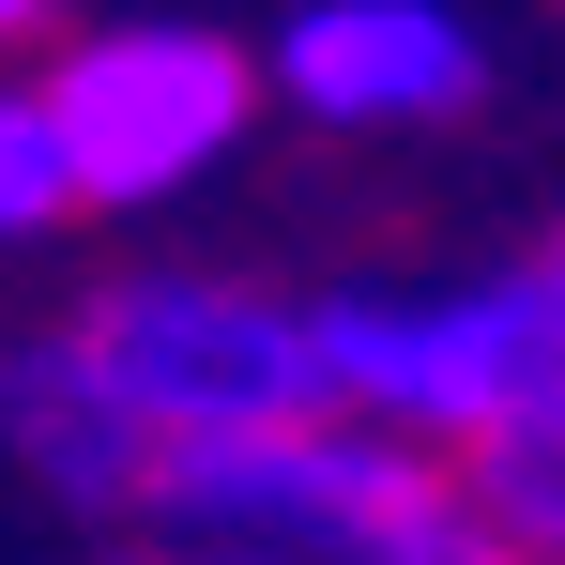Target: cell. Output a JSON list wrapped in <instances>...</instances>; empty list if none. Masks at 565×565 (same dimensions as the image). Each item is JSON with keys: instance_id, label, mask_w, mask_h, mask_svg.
Segmentation results:
<instances>
[{"instance_id": "cell-1", "label": "cell", "mask_w": 565, "mask_h": 565, "mask_svg": "<svg viewBox=\"0 0 565 565\" xmlns=\"http://www.w3.org/2000/svg\"><path fill=\"white\" fill-rule=\"evenodd\" d=\"M306 352H321V397L367 428H428V444L551 428L565 413V230L473 290H428V306H321Z\"/></svg>"}, {"instance_id": "cell-2", "label": "cell", "mask_w": 565, "mask_h": 565, "mask_svg": "<svg viewBox=\"0 0 565 565\" xmlns=\"http://www.w3.org/2000/svg\"><path fill=\"white\" fill-rule=\"evenodd\" d=\"M444 504V473L413 459L367 413H276V428H214V444H169L153 459V520L184 535H230V551L276 565H397L413 520Z\"/></svg>"}, {"instance_id": "cell-3", "label": "cell", "mask_w": 565, "mask_h": 565, "mask_svg": "<svg viewBox=\"0 0 565 565\" xmlns=\"http://www.w3.org/2000/svg\"><path fill=\"white\" fill-rule=\"evenodd\" d=\"M31 93H46L77 214H153L199 169H230V138L260 122V62H245V31H199V15H107Z\"/></svg>"}, {"instance_id": "cell-4", "label": "cell", "mask_w": 565, "mask_h": 565, "mask_svg": "<svg viewBox=\"0 0 565 565\" xmlns=\"http://www.w3.org/2000/svg\"><path fill=\"white\" fill-rule=\"evenodd\" d=\"M77 352L122 382V413L153 444H214V428H276V413H321V352L306 321L260 306L230 276H138L77 321Z\"/></svg>"}, {"instance_id": "cell-5", "label": "cell", "mask_w": 565, "mask_h": 565, "mask_svg": "<svg viewBox=\"0 0 565 565\" xmlns=\"http://www.w3.org/2000/svg\"><path fill=\"white\" fill-rule=\"evenodd\" d=\"M276 93L337 138H382V122H459L489 93V46H473L444 0H306L276 31Z\"/></svg>"}, {"instance_id": "cell-6", "label": "cell", "mask_w": 565, "mask_h": 565, "mask_svg": "<svg viewBox=\"0 0 565 565\" xmlns=\"http://www.w3.org/2000/svg\"><path fill=\"white\" fill-rule=\"evenodd\" d=\"M0 444L46 473L77 520H138V504H153V459H169V444L122 413V382H107L77 337H31V352H0Z\"/></svg>"}, {"instance_id": "cell-7", "label": "cell", "mask_w": 565, "mask_h": 565, "mask_svg": "<svg viewBox=\"0 0 565 565\" xmlns=\"http://www.w3.org/2000/svg\"><path fill=\"white\" fill-rule=\"evenodd\" d=\"M473 520L520 535V551H565V413H551V428L473 444Z\"/></svg>"}, {"instance_id": "cell-8", "label": "cell", "mask_w": 565, "mask_h": 565, "mask_svg": "<svg viewBox=\"0 0 565 565\" xmlns=\"http://www.w3.org/2000/svg\"><path fill=\"white\" fill-rule=\"evenodd\" d=\"M77 184H62V138H46V93H15L0 77V245H31V230H62Z\"/></svg>"}, {"instance_id": "cell-9", "label": "cell", "mask_w": 565, "mask_h": 565, "mask_svg": "<svg viewBox=\"0 0 565 565\" xmlns=\"http://www.w3.org/2000/svg\"><path fill=\"white\" fill-rule=\"evenodd\" d=\"M397 565H535V551H520V535H489V520H473V489H444V504L413 520V551H397Z\"/></svg>"}, {"instance_id": "cell-10", "label": "cell", "mask_w": 565, "mask_h": 565, "mask_svg": "<svg viewBox=\"0 0 565 565\" xmlns=\"http://www.w3.org/2000/svg\"><path fill=\"white\" fill-rule=\"evenodd\" d=\"M46 15H62V0H0V46H31V31H46Z\"/></svg>"}, {"instance_id": "cell-11", "label": "cell", "mask_w": 565, "mask_h": 565, "mask_svg": "<svg viewBox=\"0 0 565 565\" xmlns=\"http://www.w3.org/2000/svg\"><path fill=\"white\" fill-rule=\"evenodd\" d=\"M230 565H276V551H230Z\"/></svg>"}]
</instances>
